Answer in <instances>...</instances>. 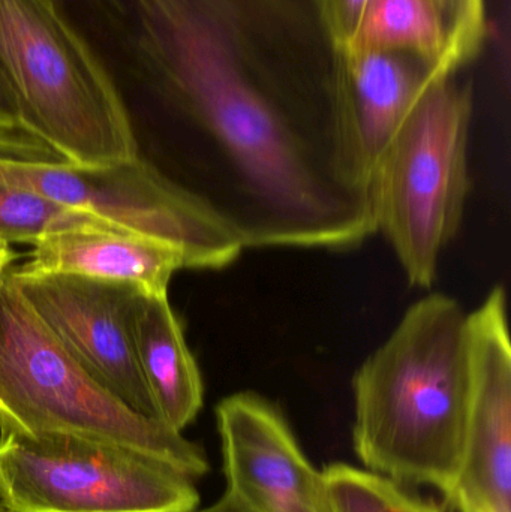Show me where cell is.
<instances>
[{
	"label": "cell",
	"mask_w": 511,
	"mask_h": 512,
	"mask_svg": "<svg viewBox=\"0 0 511 512\" xmlns=\"http://www.w3.org/2000/svg\"><path fill=\"white\" fill-rule=\"evenodd\" d=\"M125 110L164 111L212 159L210 206L246 248L350 249L374 200L336 162L335 50L315 0H48Z\"/></svg>",
	"instance_id": "cell-1"
},
{
	"label": "cell",
	"mask_w": 511,
	"mask_h": 512,
	"mask_svg": "<svg viewBox=\"0 0 511 512\" xmlns=\"http://www.w3.org/2000/svg\"><path fill=\"white\" fill-rule=\"evenodd\" d=\"M455 298L414 303L354 376V451L368 471L450 495L464 462L471 370Z\"/></svg>",
	"instance_id": "cell-2"
},
{
	"label": "cell",
	"mask_w": 511,
	"mask_h": 512,
	"mask_svg": "<svg viewBox=\"0 0 511 512\" xmlns=\"http://www.w3.org/2000/svg\"><path fill=\"white\" fill-rule=\"evenodd\" d=\"M0 433L77 435L143 451L186 477L209 472L206 453L102 388L21 294L14 267L0 274Z\"/></svg>",
	"instance_id": "cell-3"
},
{
	"label": "cell",
	"mask_w": 511,
	"mask_h": 512,
	"mask_svg": "<svg viewBox=\"0 0 511 512\" xmlns=\"http://www.w3.org/2000/svg\"><path fill=\"white\" fill-rule=\"evenodd\" d=\"M0 63L27 128L62 161L98 168L137 158L119 96L48 0H0Z\"/></svg>",
	"instance_id": "cell-4"
},
{
	"label": "cell",
	"mask_w": 511,
	"mask_h": 512,
	"mask_svg": "<svg viewBox=\"0 0 511 512\" xmlns=\"http://www.w3.org/2000/svg\"><path fill=\"white\" fill-rule=\"evenodd\" d=\"M438 78L396 135L375 174V222L408 283L431 288L458 236L470 191L473 87Z\"/></svg>",
	"instance_id": "cell-5"
},
{
	"label": "cell",
	"mask_w": 511,
	"mask_h": 512,
	"mask_svg": "<svg viewBox=\"0 0 511 512\" xmlns=\"http://www.w3.org/2000/svg\"><path fill=\"white\" fill-rule=\"evenodd\" d=\"M5 512H192L194 480L143 451L77 435L0 433Z\"/></svg>",
	"instance_id": "cell-6"
},
{
	"label": "cell",
	"mask_w": 511,
	"mask_h": 512,
	"mask_svg": "<svg viewBox=\"0 0 511 512\" xmlns=\"http://www.w3.org/2000/svg\"><path fill=\"white\" fill-rule=\"evenodd\" d=\"M0 180L69 209L177 246L192 270H219L246 249L203 198L140 156L87 168L66 161L0 158Z\"/></svg>",
	"instance_id": "cell-7"
},
{
	"label": "cell",
	"mask_w": 511,
	"mask_h": 512,
	"mask_svg": "<svg viewBox=\"0 0 511 512\" xmlns=\"http://www.w3.org/2000/svg\"><path fill=\"white\" fill-rule=\"evenodd\" d=\"M14 274L27 303L81 367L123 405L158 420L132 337L140 289L74 274H20L15 267Z\"/></svg>",
	"instance_id": "cell-8"
},
{
	"label": "cell",
	"mask_w": 511,
	"mask_h": 512,
	"mask_svg": "<svg viewBox=\"0 0 511 512\" xmlns=\"http://www.w3.org/2000/svg\"><path fill=\"white\" fill-rule=\"evenodd\" d=\"M471 394L464 462L452 508L511 512V343L507 295L495 286L467 316Z\"/></svg>",
	"instance_id": "cell-9"
},
{
	"label": "cell",
	"mask_w": 511,
	"mask_h": 512,
	"mask_svg": "<svg viewBox=\"0 0 511 512\" xmlns=\"http://www.w3.org/2000/svg\"><path fill=\"white\" fill-rule=\"evenodd\" d=\"M441 77L446 74L405 54L335 51L333 146L339 171L350 185L372 195L384 153Z\"/></svg>",
	"instance_id": "cell-10"
},
{
	"label": "cell",
	"mask_w": 511,
	"mask_h": 512,
	"mask_svg": "<svg viewBox=\"0 0 511 512\" xmlns=\"http://www.w3.org/2000/svg\"><path fill=\"white\" fill-rule=\"evenodd\" d=\"M228 495L251 512H330L314 468L284 415L255 393L216 406Z\"/></svg>",
	"instance_id": "cell-11"
},
{
	"label": "cell",
	"mask_w": 511,
	"mask_h": 512,
	"mask_svg": "<svg viewBox=\"0 0 511 512\" xmlns=\"http://www.w3.org/2000/svg\"><path fill=\"white\" fill-rule=\"evenodd\" d=\"M188 268L177 246L119 225H78L48 231L33 243L20 274H74L128 283L152 295H168L174 273Z\"/></svg>",
	"instance_id": "cell-12"
},
{
	"label": "cell",
	"mask_w": 511,
	"mask_h": 512,
	"mask_svg": "<svg viewBox=\"0 0 511 512\" xmlns=\"http://www.w3.org/2000/svg\"><path fill=\"white\" fill-rule=\"evenodd\" d=\"M132 337L156 417L174 432L182 433L203 408L204 385L168 295L138 292Z\"/></svg>",
	"instance_id": "cell-13"
},
{
	"label": "cell",
	"mask_w": 511,
	"mask_h": 512,
	"mask_svg": "<svg viewBox=\"0 0 511 512\" xmlns=\"http://www.w3.org/2000/svg\"><path fill=\"white\" fill-rule=\"evenodd\" d=\"M347 51L405 54L441 74L461 71L449 27L434 0H369L354 44Z\"/></svg>",
	"instance_id": "cell-14"
},
{
	"label": "cell",
	"mask_w": 511,
	"mask_h": 512,
	"mask_svg": "<svg viewBox=\"0 0 511 512\" xmlns=\"http://www.w3.org/2000/svg\"><path fill=\"white\" fill-rule=\"evenodd\" d=\"M323 472L330 512H443L417 498L404 484L347 463H332Z\"/></svg>",
	"instance_id": "cell-15"
},
{
	"label": "cell",
	"mask_w": 511,
	"mask_h": 512,
	"mask_svg": "<svg viewBox=\"0 0 511 512\" xmlns=\"http://www.w3.org/2000/svg\"><path fill=\"white\" fill-rule=\"evenodd\" d=\"M104 219L0 180V243H33L48 231L104 224Z\"/></svg>",
	"instance_id": "cell-16"
},
{
	"label": "cell",
	"mask_w": 511,
	"mask_h": 512,
	"mask_svg": "<svg viewBox=\"0 0 511 512\" xmlns=\"http://www.w3.org/2000/svg\"><path fill=\"white\" fill-rule=\"evenodd\" d=\"M0 158L20 161H62L23 119L17 95L0 63Z\"/></svg>",
	"instance_id": "cell-17"
},
{
	"label": "cell",
	"mask_w": 511,
	"mask_h": 512,
	"mask_svg": "<svg viewBox=\"0 0 511 512\" xmlns=\"http://www.w3.org/2000/svg\"><path fill=\"white\" fill-rule=\"evenodd\" d=\"M446 20L459 68L479 57L488 38L486 0H434Z\"/></svg>",
	"instance_id": "cell-18"
},
{
	"label": "cell",
	"mask_w": 511,
	"mask_h": 512,
	"mask_svg": "<svg viewBox=\"0 0 511 512\" xmlns=\"http://www.w3.org/2000/svg\"><path fill=\"white\" fill-rule=\"evenodd\" d=\"M369 0H315L321 26L335 51L354 44Z\"/></svg>",
	"instance_id": "cell-19"
},
{
	"label": "cell",
	"mask_w": 511,
	"mask_h": 512,
	"mask_svg": "<svg viewBox=\"0 0 511 512\" xmlns=\"http://www.w3.org/2000/svg\"><path fill=\"white\" fill-rule=\"evenodd\" d=\"M192 512H251L246 510L239 501L233 498V496L225 493L219 501H216L215 504L210 505V507L204 508V510H195Z\"/></svg>",
	"instance_id": "cell-20"
},
{
	"label": "cell",
	"mask_w": 511,
	"mask_h": 512,
	"mask_svg": "<svg viewBox=\"0 0 511 512\" xmlns=\"http://www.w3.org/2000/svg\"><path fill=\"white\" fill-rule=\"evenodd\" d=\"M17 259V254L11 249V245L0 243V274L5 273L9 267H12V262Z\"/></svg>",
	"instance_id": "cell-21"
},
{
	"label": "cell",
	"mask_w": 511,
	"mask_h": 512,
	"mask_svg": "<svg viewBox=\"0 0 511 512\" xmlns=\"http://www.w3.org/2000/svg\"><path fill=\"white\" fill-rule=\"evenodd\" d=\"M456 511H459V512H473V511H470V510H465V508H459V510H456Z\"/></svg>",
	"instance_id": "cell-22"
}]
</instances>
